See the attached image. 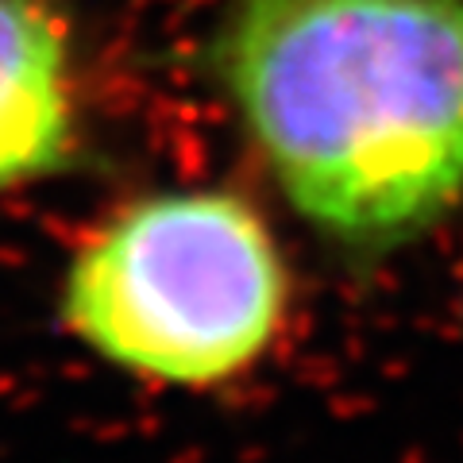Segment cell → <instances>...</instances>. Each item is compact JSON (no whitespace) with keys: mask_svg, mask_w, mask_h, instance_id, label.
<instances>
[{"mask_svg":"<svg viewBox=\"0 0 463 463\" xmlns=\"http://www.w3.org/2000/svg\"><path fill=\"white\" fill-rule=\"evenodd\" d=\"M294 274L270 221L224 185H174L120 201L78 243L58 321L132 379L224 386L279 344Z\"/></svg>","mask_w":463,"mask_h":463,"instance_id":"2","label":"cell"},{"mask_svg":"<svg viewBox=\"0 0 463 463\" xmlns=\"http://www.w3.org/2000/svg\"><path fill=\"white\" fill-rule=\"evenodd\" d=\"M201 70L286 209L355 270L463 205V0H221Z\"/></svg>","mask_w":463,"mask_h":463,"instance_id":"1","label":"cell"},{"mask_svg":"<svg viewBox=\"0 0 463 463\" xmlns=\"http://www.w3.org/2000/svg\"><path fill=\"white\" fill-rule=\"evenodd\" d=\"M85 124L58 0H0V197L78 170Z\"/></svg>","mask_w":463,"mask_h":463,"instance_id":"3","label":"cell"}]
</instances>
